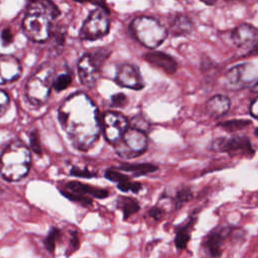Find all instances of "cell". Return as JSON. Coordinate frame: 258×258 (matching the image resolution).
<instances>
[{
    "label": "cell",
    "mask_w": 258,
    "mask_h": 258,
    "mask_svg": "<svg viewBox=\"0 0 258 258\" xmlns=\"http://www.w3.org/2000/svg\"><path fill=\"white\" fill-rule=\"evenodd\" d=\"M58 121L72 144L80 150L90 149L99 138L102 129L99 110L84 93H75L61 103Z\"/></svg>",
    "instance_id": "cell-1"
},
{
    "label": "cell",
    "mask_w": 258,
    "mask_h": 258,
    "mask_svg": "<svg viewBox=\"0 0 258 258\" xmlns=\"http://www.w3.org/2000/svg\"><path fill=\"white\" fill-rule=\"evenodd\" d=\"M59 15L58 7L50 0L30 1L22 20L24 34L35 42L48 40L53 30V22Z\"/></svg>",
    "instance_id": "cell-2"
},
{
    "label": "cell",
    "mask_w": 258,
    "mask_h": 258,
    "mask_svg": "<svg viewBox=\"0 0 258 258\" xmlns=\"http://www.w3.org/2000/svg\"><path fill=\"white\" fill-rule=\"evenodd\" d=\"M30 163L28 147L20 141H14L0 155V174L8 181L20 180L27 175Z\"/></svg>",
    "instance_id": "cell-3"
},
{
    "label": "cell",
    "mask_w": 258,
    "mask_h": 258,
    "mask_svg": "<svg viewBox=\"0 0 258 258\" xmlns=\"http://www.w3.org/2000/svg\"><path fill=\"white\" fill-rule=\"evenodd\" d=\"M54 82V68L49 62L40 64L27 79L25 96L34 106L43 105L48 97Z\"/></svg>",
    "instance_id": "cell-4"
},
{
    "label": "cell",
    "mask_w": 258,
    "mask_h": 258,
    "mask_svg": "<svg viewBox=\"0 0 258 258\" xmlns=\"http://www.w3.org/2000/svg\"><path fill=\"white\" fill-rule=\"evenodd\" d=\"M133 36L148 48L158 47L167 37L166 28L154 17L138 16L130 24Z\"/></svg>",
    "instance_id": "cell-5"
},
{
    "label": "cell",
    "mask_w": 258,
    "mask_h": 258,
    "mask_svg": "<svg viewBox=\"0 0 258 258\" xmlns=\"http://www.w3.org/2000/svg\"><path fill=\"white\" fill-rule=\"evenodd\" d=\"M110 50L107 48H97L84 53L78 63L79 78L86 87H93L97 83L101 69L110 55Z\"/></svg>",
    "instance_id": "cell-6"
},
{
    "label": "cell",
    "mask_w": 258,
    "mask_h": 258,
    "mask_svg": "<svg viewBox=\"0 0 258 258\" xmlns=\"http://www.w3.org/2000/svg\"><path fill=\"white\" fill-rule=\"evenodd\" d=\"M209 148L212 151L227 153L230 156H244L251 158L255 154V149L250 139L243 135L218 137L211 142Z\"/></svg>",
    "instance_id": "cell-7"
},
{
    "label": "cell",
    "mask_w": 258,
    "mask_h": 258,
    "mask_svg": "<svg viewBox=\"0 0 258 258\" xmlns=\"http://www.w3.org/2000/svg\"><path fill=\"white\" fill-rule=\"evenodd\" d=\"M109 11L107 8L98 7L84 21L80 30V37L83 40H97L105 36L109 32Z\"/></svg>",
    "instance_id": "cell-8"
},
{
    "label": "cell",
    "mask_w": 258,
    "mask_h": 258,
    "mask_svg": "<svg viewBox=\"0 0 258 258\" xmlns=\"http://www.w3.org/2000/svg\"><path fill=\"white\" fill-rule=\"evenodd\" d=\"M148 146V138L144 131L130 127L115 144L116 153L125 158H133L142 154Z\"/></svg>",
    "instance_id": "cell-9"
},
{
    "label": "cell",
    "mask_w": 258,
    "mask_h": 258,
    "mask_svg": "<svg viewBox=\"0 0 258 258\" xmlns=\"http://www.w3.org/2000/svg\"><path fill=\"white\" fill-rule=\"evenodd\" d=\"M235 229L230 226H220L211 230L201 243L203 258H221L225 242L236 231Z\"/></svg>",
    "instance_id": "cell-10"
},
{
    "label": "cell",
    "mask_w": 258,
    "mask_h": 258,
    "mask_svg": "<svg viewBox=\"0 0 258 258\" xmlns=\"http://www.w3.org/2000/svg\"><path fill=\"white\" fill-rule=\"evenodd\" d=\"M129 122L127 118L117 112L108 111L102 117V130L106 140L116 144L127 131Z\"/></svg>",
    "instance_id": "cell-11"
},
{
    "label": "cell",
    "mask_w": 258,
    "mask_h": 258,
    "mask_svg": "<svg viewBox=\"0 0 258 258\" xmlns=\"http://www.w3.org/2000/svg\"><path fill=\"white\" fill-rule=\"evenodd\" d=\"M62 194L70 200L78 202L82 205H91L92 200L90 197L97 199H105L108 196V190L104 188H99L91 186L89 184H84L79 181H71L67 183Z\"/></svg>",
    "instance_id": "cell-12"
},
{
    "label": "cell",
    "mask_w": 258,
    "mask_h": 258,
    "mask_svg": "<svg viewBox=\"0 0 258 258\" xmlns=\"http://www.w3.org/2000/svg\"><path fill=\"white\" fill-rule=\"evenodd\" d=\"M256 80V69L252 63H239L231 68L225 75L226 87L230 90H240L250 86Z\"/></svg>",
    "instance_id": "cell-13"
},
{
    "label": "cell",
    "mask_w": 258,
    "mask_h": 258,
    "mask_svg": "<svg viewBox=\"0 0 258 258\" xmlns=\"http://www.w3.org/2000/svg\"><path fill=\"white\" fill-rule=\"evenodd\" d=\"M115 82L121 86L132 90H141L144 82L139 69L132 63H120L116 68Z\"/></svg>",
    "instance_id": "cell-14"
},
{
    "label": "cell",
    "mask_w": 258,
    "mask_h": 258,
    "mask_svg": "<svg viewBox=\"0 0 258 258\" xmlns=\"http://www.w3.org/2000/svg\"><path fill=\"white\" fill-rule=\"evenodd\" d=\"M231 38L237 47L250 50L258 44V29L251 24L241 23L233 29Z\"/></svg>",
    "instance_id": "cell-15"
},
{
    "label": "cell",
    "mask_w": 258,
    "mask_h": 258,
    "mask_svg": "<svg viewBox=\"0 0 258 258\" xmlns=\"http://www.w3.org/2000/svg\"><path fill=\"white\" fill-rule=\"evenodd\" d=\"M21 72V63L14 55L0 54V85L14 82Z\"/></svg>",
    "instance_id": "cell-16"
},
{
    "label": "cell",
    "mask_w": 258,
    "mask_h": 258,
    "mask_svg": "<svg viewBox=\"0 0 258 258\" xmlns=\"http://www.w3.org/2000/svg\"><path fill=\"white\" fill-rule=\"evenodd\" d=\"M144 59L154 67H157L167 74H173L177 69L175 59L162 51H148L144 54Z\"/></svg>",
    "instance_id": "cell-17"
},
{
    "label": "cell",
    "mask_w": 258,
    "mask_h": 258,
    "mask_svg": "<svg viewBox=\"0 0 258 258\" xmlns=\"http://www.w3.org/2000/svg\"><path fill=\"white\" fill-rule=\"evenodd\" d=\"M231 107V100L225 95H215L206 103V111L212 117H222Z\"/></svg>",
    "instance_id": "cell-18"
},
{
    "label": "cell",
    "mask_w": 258,
    "mask_h": 258,
    "mask_svg": "<svg viewBox=\"0 0 258 258\" xmlns=\"http://www.w3.org/2000/svg\"><path fill=\"white\" fill-rule=\"evenodd\" d=\"M196 222H197V213H191L188 220L182 226L177 228L175 233V238H174V244L177 249L183 250L186 248Z\"/></svg>",
    "instance_id": "cell-19"
},
{
    "label": "cell",
    "mask_w": 258,
    "mask_h": 258,
    "mask_svg": "<svg viewBox=\"0 0 258 258\" xmlns=\"http://www.w3.org/2000/svg\"><path fill=\"white\" fill-rule=\"evenodd\" d=\"M194 29L191 19L184 14H176L170 21L169 32L174 36H184L189 34Z\"/></svg>",
    "instance_id": "cell-20"
},
{
    "label": "cell",
    "mask_w": 258,
    "mask_h": 258,
    "mask_svg": "<svg viewBox=\"0 0 258 258\" xmlns=\"http://www.w3.org/2000/svg\"><path fill=\"white\" fill-rule=\"evenodd\" d=\"M119 168L125 172H130L134 176H141L151 172H154L158 169V167L151 163H135V164H126L123 163L119 166Z\"/></svg>",
    "instance_id": "cell-21"
},
{
    "label": "cell",
    "mask_w": 258,
    "mask_h": 258,
    "mask_svg": "<svg viewBox=\"0 0 258 258\" xmlns=\"http://www.w3.org/2000/svg\"><path fill=\"white\" fill-rule=\"evenodd\" d=\"M117 206L122 210L124 219H128L132 214L139 211L140 207L138 202L133 198L120 197L117 201Z\"/></svg>",
    "instance_id": "cell-22"
},
{
    "label": "cell",
    "mask_w": 258,
    "mask_h": 258,
    "mask_svg": "<svg viewBox=\"0 0 258 258\" xmlns=\"http://www.w3.org/2000/svg\"><path fill=\"white\" fill-rule=\"evenodd\" d=\"M251 124L250 120H245V119H235V120H229V121H224L218 123V126L229 131V132H236L241 129H244L248 125Z\"/></svg>",
    "instance_id": "cell-23"
},
{
    "label": "cell",
    "mask_w": 258,
    "mask_h": 258,
    "mask_svg": "<svg viewBox=\"0 0 258 258\" xmlns=\"http://www.w3.org/2000/svg\"><path fill=\"white\" fill-rule=\"evenodd\" d=\"M191 199H192V191H191L190 187L183 186V187L177 189V191L173 198L174 209H179L185 203L189 202Z\"/></svg>",
    "instance_id": "cell-24"
},
{
    "label": "cell",
    "mask_w": 258,
    "mask_h": 258,
    "mask_svg": "<svg viewBox=\"0 0 258 258\" xmlns=\"http://www.w3.org/2000/svg\"><path fill=\"white\" fill-rule=\"evenodd\" d=\"M60 237H61V233H60L59 229H57V228L50 229L48 235L46 236V238L44 240V246L48 252L53 253L55 245L59 241Z\"/></svg>",
    "instance_id": "cell-25"
},
{
    "label": "cell",
    "mask_w": 258,
    "mask_h": 258,
    "mask_svg": "<svg viewBox=\"0 0 258 258\" xmlns=\"http://www.w3.org/2000/svg\"><path fill=\"white\" fill-rule=\"evenodd\" d=\"M72 83V76L70 73H63L56 77L53 82V88L55 91L66 90Z\"/></svg>",
    "instance_id": "cell-26"
},
{
    "label": "cell",
    "mask_w": 258,
    "mask_h": 258,
    "mask_svg": "<svg viewBox=\"0 0 258 258\" xmlns=\"http://www.w3.org/2000/svg\"><path fill=\"white\" fill-rule=\"evenodd\" d=\"M66 28L62 26H57V27H53L52 33H51V38L53 39V43L55 45H62L64 40H66Z\"/></svg>",
    "instance_id": "cell-27"
},
{
    "label": "cell",
    "mask_w": 258,
    "mask_h": 258,
    "mask_svg": "<svg viewBox=\"0 0 258 258\" xmlns=\"http://www.w3.org/2000/svg\"><path fill=\"white\" fill-rule=\"evenodd\" d=\"M105 177L110 179V180H112V181H114V182H116L117 184L129 179V177L126 174H123V173L117 171L116 169H112V168L111 169H107L105 171Z\"/></svg>",
    "instance_id": "cell-28"
},
{
    "label": "cell",
    "mask_w": 258,
    "mask_h": 258,
    "mask_svg": "<svg viewBox=\"0 0 258 258\" xmlns=\"http://www.w3.org/2000/svg\"><path fill=\"white\" fill-rule=\"evenodd\" d=\"M118 188L121 189L122 191H133V192H138L141 188H142V184L139 183V182H136V181H130V179L128 180H125L121 183H118L117 184Z\"/></svg>",
    "instance_id": "cell-29"
},
{
    "label": "cell",
    "mask_w": 258,
    "mask_h": 258,
    "mask_svg": "<svg viewBox=\"0 0 258 258\" xmlns=\"http://www.w3.org/2000/svg\"><path fill=\"white\" fill-rule=\"evenodd\" d=\"M29 140H30V147H31V149L35 153L40 154L41 153V145H40V140H39V135H38L37 130H33L29 134Z\"/></svg>",
    "instance_id": "cell-30"
},
{
    "label": "cell",
    "mask_w": 258,
    "mask_h": 258,
    "mask_svg": "<svg viewBox=\"0 0 258 258\" xmlns=\"http://www.w3.org/2000/svg\"><path fill=\"white\" fill-rule=\"evenodd\" d=\"M111 104L113 107L122 108L127 104V96L123 93H117L111 97Z\"/></svg>",
    "instance_id": "cell-31"
},
{
    "label": "cell",
    "mask_w": 258,
    "mask_h": 258,
    "mask_svg": "<svg viewBox=\"0 0 258 258\" xmlns=\"http://www.w3.org/2000/svg\"><path fill=\"white\" fill-rule=\"evenodd\" d=\"M132 127L145 132L149 128V123L142 116H136L132 119Z\"/></svg>",
    "instance_id": "cell-32"
},
{
    "label": "cell",
    "mask_w": 258,
    "mask_h": 258,
    "mask_svg": "<svg viewBox=\"0 0 258 258\" xmlns=\"http://www.w3.org/2000/svg\"><path fill=\"white\" fill-rule=\"evenodd\" d=\"M9 103L10 100L7 93L3 90H0V117L6 113L9 107Z\"/></svg>",
    "instance_id": "cell-33"
},
{
    "label": "cell",
    "mask_w": 258,
    "mask_h": 258,
    "mask_svg": "<svg viewBox=\"0 0 258 258\" xmlns=\"http://www.w3.org/2000/svg\"><path fill=\"white\" fill-rule=\"evenodd\" d=\"M0 38H1V42H2V45L4 46H8L9 44H11L13 42V39H14V36H13V33L11 31L10 28H4L2 31H1V35H0Z\"/></svg>",
    "instance_id": "cell-34"
},
{
    "label": "cell",
    "mask_w": 258,
    "mask_h": 258,
    "mask_svg": "<svg viewBox=\"0 0 258 258\" xmlns=\"http://www.w3.org/2000/svg\"><path fill=\"white\" fill-rule=\"evenodd\" d=\"M71 174L76 176H81V177H92L94 175V173L89 171L87 168H80L77 166L71 169Z\"/></svg>",
    "instance_id": "cell-35"
},
{
    "label": "cell",
    "mask_w": 258,
    "mask_h": 258,
    "mask_svg": "<svg viewBox=\"0 0 258 258\" xmlns=\"http://www.w3.org/2000/svg\"><path fill=\"white\" fill-rule=\"evenodd\" d=\"M163 210L161 209V208H159V207H153V208H151L149 211H148V216L150 217V218H152L153 220H155V221H158V220H160L161 219V217L163 216Z\"/></svg>",
    "instance_id": "cell-36"
},
{
    "label": "cell",
    "mask_w": 258,
    "mask_h": 258,
    "mask_svg": "<svg viewBox=\"0 0 258 258\" xmlns=\"http://www.w3.org/2000/svg\"><path fill=\"white\" fill-rule=\"evenodd\" d=\"M249 113L250 115L258 120V97H256L251 103H250V106H249Z\"/></svg>",
    "instance_id": "cell-37"
},
{
    "label": "cell",
    "mask_w": 258,
    "mask_h": 258,
    "mask_svg": "<svg viewBox=\"0 0 258 258\" xmlns=\"http://www.w3.org/2000/svg\"><path fill=\"white\" fill-rule=\"evenodd\" d=\"M70 247L72 248L71 249V253H73L75 250H77L79 248V237H78V234L76 232H74L72 237H71Z\"/></svg>",
    "instance_id": "cell-38"
},
{
    "label": "cell",
    "mask_w": 258,
    "mask_h": 258,
    "mask_svg": "<svg viewBox=\"0 0 258 258\" xmlns=\"http://www.w3.org/2000/svg\"><path fill=\"white\" fill-rule=\"evenodd\" d=\"M77 2H81V3H91V4H94L98 7H104V8H107V5H106V0H75Z\"/></svg>",
    "instance_id": "cell-39"
},
{
    "label": "cell",
    "mask_w": 258,
    "mask_h": 258,
    "mask_svg": "<svg viewBox=\"0 0 258 258\" xmlns=\"http://www.w3.org/2000/svg\"><path fill=\"white\" fill-rule=\"evenodd\" d=\"M251 91L254 92V93H258V80L253 84V86L251 88Z\"/></svg>",
    "instance_id": "cell-40"
},
{
    "label": "cell",
    "mask_w": 258,
    "mask_h": 258,
    "mask_svg": "<svg viewBox=\"0 0 258 258\" xmlns=\"http://www.w3.org/2000/svg\"><path fill=\"white\" fill-rule=\"evenodd\" d=\"M203 2H205V3H207V4H214V2H215V0H202Z\"/></svg>",
    "instance_id": "cell-41"
},
{
    "label": "cell",
    "mask_w": 258,
    "mask_h": 258,
    "mask_svg": "<svg viewBox=\"0 0 258 258\" xmlns=\"http://www.w3.org/2000/svg\"><path fill=\"white\" fill-rule=\"evenodd\" d=\"M254 132H255V135L258 137V127L255 129V131H254Z\"/></svg>",
    "instance_id": "cell-42"
}]
</instances>
